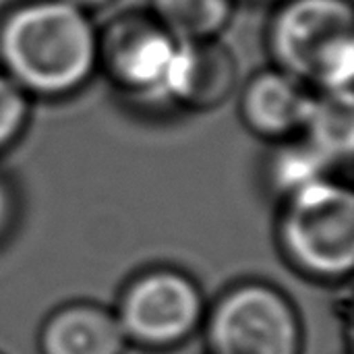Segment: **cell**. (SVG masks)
I'll return each mask as SVG.
<instances>
[{"label":"cell","instance_id":"52a82bcc","mask_svg":"<svg viewBox=\"0 0 354 354\" xmlns=\"http://www.w3.org/2000/svg\"><path fill=\"white\" fill-rule=\"evenodd\" d=\"M239 79V60L220 37L178 41L166 85V102L191 112H207L230 100Z\"/></svg>","mask_w":354,"mask_h":354},{"label":"cell","instance_id":"5b68a950","mask_svg":"<svg viewBox=\"0 0 354 354\" xmlns=\"http://www.w3.org/2000/svg\"><path fill=\"white\" fill-rule=\"evenodd\" d=\"M205 311L195 278L176 268H149L124 284L114 315L129 344L172 351L203 326Z\"/></svg>","mask_w":354,"mask_h":354},{"label":"cell","instance_id":"7c38bea8","mask_svg":"<svg viewBox=\"0 0 354 354\" xmlns=\"http://www.w3.org/2000/svg\"><path fill=\"white\" fill-rule=\"evenodd\" d=\"M149 15L176 39H216L230 25L236 0H149Z\"/></svg>","mask_w":354,"mask_h":354},{"label":"cell","instance_id":"5bb4252c","mask_svg":"<svg viewBox=\"0 0 354 354\" xmlns=\"http://www.w3.org/2000/svg\"><path fill=\"white\" fill-rule=\"evenodd\" d=\"M19 216V199L10 180L0 172V245L6 241L10 230L15 228Z\"/></svg>","mask_w":354,"mask_h":354},{"label":"cell","instance_id":"7a4b0ae2","mask_svg":"<svg viewBox=\"0 0 354 354\" xmlns=\"http://www.w3.org/2000/svg\"><path fill=\"white\" fill-rule=\"evenodd\" d=\"M274 66L313 91H348L354 79L351 0H280L268 25Z\"/></svg>","mask_w":354,"mask_h":354},{"label":"cell","instance_id":"2e32d148","mask_svg":"<svg viewBox=\"0 0 354 354\" xmlns=\"http://www.w3.org/2000/svg\"><path fill=\"white\" fill-rule=\"evenodd\" d=\"M251 2H280V0H251Z\"/></svg>","mask_w":354,"mask_h":354},{"label":"cell","instance_id":"4fadbf2b","mask_svg":"<svg viewBox=\"0 0 354 354\" xmlns=\"http://www.w3.org/2000/svg\"><path fill=\"white\" fill-rule=\"evenodd\" d=\"M29 116L31 97L0 71V153H4L23 137Z\"/></svg>","mask_w":354,"mask_h":354},{"label":"cell","instance_id":"277c9868","mask_svg":"<svg viewBox=\"0 0 354 354\" xmlns=\"http://www.w3.org/2000/svg\"><path fill=\"white\" fill-rule=\"evenodd\" d=\"M207 354H301L303 324L290 297L263 280L226 288L203 317Z\"/></svg>","mask_w":354,"mask_h":354},{"label":"cell","instance_id":"9c48e42d","mask_svg":"<svg viewBox=\"0 0 354 354\" xmlns=\"http://www.w3.org/2000/svg\"><path fill=\"white\" fill-rule=\"evenodd\" d=\"M127 346L114 309L93 301L56 307L37 334L39 354H124Z\"/></svg>","mask_w":354,"mask_h":354},{"label":"cell","instance_id":"6da1fadb","mask_svg":"<svg viewBox=\"0 0 354 354\" xmlns=\"http://www.w3.org/2000/svg\"><path fill=\"white\" fill-rule=\"evenodd\" d=\"M100 29L64 0H23L0 17V71L29 97L62 100L97 68Z\"/></svg>","mask_w":354,"mask_h":354},{"label":"cell","instance_id":"8992f818","mask_svg":"<svg viewBox=\"0 0 354 354\" xmlns=\"http://www.w3.org/2000/svg\"><path fill=\"white\" fill-rule=\"evenodd\" d=\"M178 41L149 15L124 12L100 29V60L116 91L135 102H166Z\"/></svg>","mask_w":354,"mask_h":354},{"label":"cell","instance_id":"ba28073f","mask_svg":"<svg viewBox=\"0 0 354 354\" xmlns=\"http://www.w3.org/2000/svg\"><path fill=\"white\" fill-rule=\"evenodd\" d=\"M315 91L288 73L270 66L255 73L241 89V118L251 133L272 143L299 137Z\"/></svg>","mask_w":354,"mask_h":354},{"label":"cell","instance_id":"3957f363","mask_svg":"<svg viewBox=\"0 0 354 354\" xmlns=\"http://www.w3.org/2000/svg\"><path fill=\"white\" fill-rule=\"evenodd\" d=\"M278 243L286 261L311 280L340 282L354 268V195L326 176L280 201Z\"/></svg>","mask_w":354,"mask_h":354},{"label":"cell","instance_id":"30bf717a","mask_svg":"<svg viewBox=\"0 0 354 354\" xmlns=\"http://www.w3.org/2000/svg\"><path fill=\"white\" fill-rule=\"evenodd\" d=\"M301 137L334 166L351 162L354 145L353 89L315 91Z\"/></svg>","mask_w":354,"mask_h":354},{"label":"cell","instance_id":"8fae6325","mask_svg":"<svg viewBox=\"0 0 354 354\" xmlns=\"http://www.w3.org/2000/svg\"><path fill=\"white\" fill-rule=\"evenodd\" d=\"M272 145L274 147L263 164V178L280 201L315 180L332 176L330 172L334 164L305 137L299 135Z\"/></svg>","mask_w":354,"mask_h":354},{"label":"cell","instance_id":"9a60e30c","mask_svg":"<svg viewBox=\"0 0 354 354\" xmlns=\"http://www.w3.org/2000/svg\"><path fill=\"white\" fill-rule=\"evenodd\" d=\"M64 2H68V4H73V6H77V8H81V10H85V12H93V10H100V8L112 4L114 0H64Z\"/></svg>","mask_w":354,"mask_h":354}]
</instances>
